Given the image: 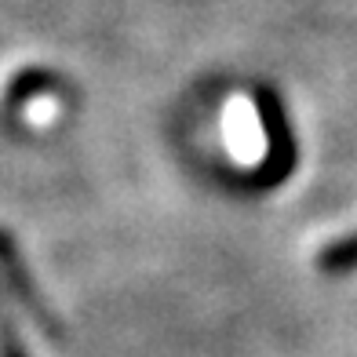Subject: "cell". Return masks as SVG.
<instances>
[{"instance_id":"1","label":"cell","mask_w":357,"mask_h":357,"mask_svg":"<svg viewBox=\"0 0 357 357\" xmlns=\"http://www.w3.org/2000/svg\"><path fill=\"white\" fill-rule=\"evenodd\" d=\"M321 270L324 273H347V270H357V234L343 237L339 245H328L321 252Z\"/></svg>"}]
</instances>
